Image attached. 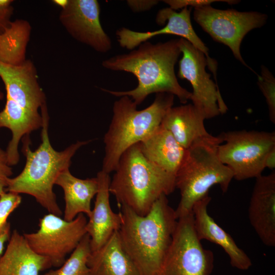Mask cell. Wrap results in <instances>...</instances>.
<instances>
[{
  "mask_svg": "<svg viewBox=\"0 0 275 275\" xmlns=\"http://www.w3.org/2000/svg\"><path fill=\"white\" fill-rule=\"evenodd\" d=\"M40 109L43 119L41 143L32 151L28 135L24 136L22 152L26 158L25 166L19 175L9 178L6 191L32 196L48 213L61 216L62 211L57 202L53 185L60 174L69 168L76 151L90 141H77L62 151L55 150L48 136L46 103Z\"/></svg>",
  "mask_w": 275,
  "mask_h": 275,
  "instance_id": "3",
  "label": "cell"
},
{
  "mask_svg": "<svg viewBox=\"0 0 275 275\" xmlns=\"http://www.w3.org/2000/svg\"><path fill=\"white\" fill-rule=\"evenodd\" d=\"M211 200L208 195L193 207L194 225L197 237L200 241L205 239L221 246L229 257L233 267L241 270L249 269L252 265L249 257L208 214V206Z\"/></svg>",
  "mask_w": 275,
  "mask_h": 275,
  "instance_id": "17",
  "label": "cell"
},
{
  "mask_svg": "<svg viewBox=\"0 0 275 275\" xmlns=\"http://www.w3.org/2000/svg\"><path fill=\"white\" fill-rule=\"evenodd\" d=\"M10 224L8 223L7 225L0 233V255L3 253L4 245L8 241L11 236Z\"/></svg>",
  "mask_w": 275,
  "mask_h": 275,
  "instance_id": "32",
  "label": "cell"
},
{
  "mask_svg": "<svg viewBox=\"0 0 275 275\" xmlns=\"http://www.w3.org/2000/svg\"><path fill=\"white\" fill-rule=\"evenodd\" d=\"M10 23H7L0 18V34L9 25Z\"/></svg>",
  "mask_w": 275,
  "mask_h": 275,
  "instance_id": "35",
  "label": "cell"
},
{
  "mask_svg": "<svg viewBox=\"0 0 275 275\" xmlns=\"http://www.w3.org/2000/svg\"><path fill=\"white\" fill-rule=\"evenodd\" d=\"M52 3L57 6L64 9L68 4V0H53Z\"/></svg>",
  "mask_w": 275,
  "mask_h": 275,
  "instance_id": "34",
  "label": "cell"
},
{
  "mask_svg": "<svg viewBox=\"0 0 275 275\" xmlns=\"http://www.w3.org/2000/svg\"><path fill=\"white\" fill-rule=\"evenodd\" d=\"M194 19L213 40L228 46L235 58L253 71L241 57L240 45L248 33L264 25L267 15L256 11L220 10L207 5L195 8Z\"/></svg>",
  "mask_w": 275,
  "mask_h": 275,
  "instance_id": "10",
  "label": "cell"
},
{
  "mask_svg": "<svg viewBox=\"0 0 275 275\" xmlns=\"http://www.w3.org/2000/svg\"><path fill=\"white\" fill-rule=\"evenodd\" d=\"M174 100L171 94L157 93L152 104L142 110H138V105L127 96L116 101L111 122L104 136L105 154L102 170L108 174L115 171L123 153L160 125L167 112L173 106Z\"/></svg>",
  "mask_w": 275,
  "mask_h": 275,
  "instance_id": "6",
  "label": "cell"
},
{
  "mask_svg": "<svg viewBox=\"0 0 275 275\" xmlns=\"http://www.w3.org/2000/svg\"><path fill=\"white\" fill-rule=\"evenodd\" d=\"M258 85L265 98L271 122L275 123V79L269 70L262 66L261 75L257 74Z\"/></svg>",
  "mask_w": 275,
  "mask_h": 275,
  "instance_id": "26",
  "label": "cell"
},
{
  "mask_svg": "<svg viewBox=\"0 0 275 275\" xmlns=\"http://www.w3.org/2000/svg\"><path fill=\"white\" fill-rule=\"evenodd\" d=\"M162 2L168 4L170 8L175 11L188 6L196 8L210 5L211 4L217 2H226L229 4H235L239 1L231 0H165L162 1Z\"/></svg>",
  "mask_w": 275,
  "mask_h": 275,
  "instance_id": "28",
  "label": "cell"
},
{
  "mask_svg": "<svg viewBox=\"0 0 275 275\" xmlns=\"http://www.w3.org/2000/svg\"><path fill=\"white\" fill-rule=\"evenodd\" d=\"M100 8L96 0H68L59 20L76 40L96 51L105 53L112 48V41L100 21Z\"/></svg>",
  "mask_w": 275,
  "mask_h": 275,
  "instance_id": "12",
  "label": "cell"
},
{
  "mask_svg": "<svg viewBox=\"0 0 275 275\" xmlns=\"http://www.w3.org/2000/svg\"><path fill=\"white\" fill-rule=\"evenodd\" d=\"M88 275H139L115 232L100 249L91 251L87 261Z\"/></svg>",
  "mask_w": 275,
  "mask_h": 275,
  "instance_id": "22",
  "label": "cell"
},
{
  "mask_svg": "<svg viewBox=\"0 0 275 275\" xmlns=\"http://www.w3.org/2000/svg\"><path fill=\"white\" fill-rule=\"evenodd\" d=\"M143 154L150 162L175 176L184 158L186 149L172 134L160 125L139 143Z\"/></svg>",
  "mask_w": 275,
  "mask_h": 275,
  "instance_id": "20",
  "label": "cell"
},
{
  "mask_svg": "<svg viewBox=\"0 0 275 275\" xmlns=\"http://www.w3.org/2000/svg\"><path fill=\"white\" fill-rule=\"evenodd\" d=\"M223 143L220 135L210 134L186 149L175 175V186L181 195L175 210L177 219L193 212L194 205L208 195L213 185H218L223 193L228 190L233 175L218 157V147Z\"/></svg>",
  "mask_w": 275,
  "mask_h": 275,
  "instance_id": "5",
  "label": "cell"
},
{
  "mask_svg": "<svg viewBox=\"0 0 275 275\" xmlns=\"http://www.w3.org/2000/svg\"><path fill=\"white\" fill-rule=\"evenodd\" d=\"M205 120L192 104H184L170 108L161 125L187 149L197 140L210 135L205 128Z\"/></svg>",
  "mask_w": 275,
  "mask_h": 275,
  "instance_id": "21",
  "label": "cell"
},
{
  "mask_svg": "<svg viewBox=\"0 0 275 275\" xmlns=\"http://www.w3.org/2000/svg\"><path fill=\"white\" fill-rule=\"evenodd\" d=\"M12 175V170L9 164L6 151L0 148V195L6 191L8 180Z\"/></svg>",
  "mask_w": 275,
  "mask_h": 275,
  "instance_id": "29",
  "label": "cell"
},
{
  "mask_svg": "<svg viewBox=\"0 0 275 275\" xmlns=\"http://www.w3.org/2000/svg\"><path fill=\"white\" fill-rule=\"evenodd\" d=\"M87 221L83 213L68 221L48 213L39 219L37 231L23 236L36 253L48 258L52 267L58 268L87 234Z\"/></svg>",
  "mask_w": 275,
  "mask_h": 275,
  "instance_id": "9",
  "label": "cell"
},
{
  "mask_svg": "<svg viewBox=\"0 0 275 275\" xmlns=\"http://www.w3.org/2000/svg\"><path fill=\"white\" fill-rule=\"evenodd\" d=\"M118 231L121 244L139 275H156L171 245L177 224L175 210L161 195L148 214L138 215L122 205Z\"/></svg>",
  "mask_w": 275,
  "mask_h": 275,
  "instance_id": "2",
  "label": "cell"
},
{
  "mask_svg": "<svg viewBox=\"0 0 275 275\" xmlns=\"http://www.w3.org/2000/svg\"><path fill=\"white\" fill-rule=\"evenodd\" d=\"M0 255V275H39L52 267L48 258L36 253L23 235L14 230Z\"/></svg>",
  "mask_w": 275,
  "mask_h": 275,
  "instance_id": "18",
  "label": "cell"
},
{
  "mask_svg": "<svg viewBox=\"0 0 275 275\" xmlns=\"http://www.w3.org/2000/svg\"><path fill=\"white\" fill-rule=\"evenodd\" d=\"M55 184L60 186L64 192L65 220L72 221L80 213L88 217L90 215L91 200L98 190L97 177L80 179L72 175L68 169L60 174Z\"/></svg>",
  "mask_w": 275,
  "mask_h": 275,
  "instance_id": "23",
  "label": "cell"
},
{
  "mask_svg": "<svg viewBox=\"0 0 275 275\" xmlns=\"http://www.w3.org/2000/svg\"><path fill=\"white\" fill-rule=\"evenodd\" d=\"M91 252L90 238L86 234L62 265L43 275H88L87 261Z\"/></svg>",
  "mask_w": 275,
  "mask_h": 275,
  "instance_id": "25",
  "label": "cell"
},
{
  "mask_svg": "<svg viewBox=\"0 0 275 275\" xmlns=\"http://www.w3.org/2000/svg\"><path fill=\"white\" fill-rule=\"evenodd\" d=\"M219 135L224 144L218 146V156L231 171L233 178L241 181L262 175L265 157L275 147L274 131L242 130Z\"/></svg>",
  "mask_w": 275,
  "mask_h": 275,
  "instance_id": "7",
  "label": "cell"
},
{
  "mask_svg": "<svg viewBox=\"0 0 275 275\" xmlns=\"http://www.w3.org/2000/svg\"><path fill=\"white\" fill-rule=\"evenodd\" d=\"M182 57L179 62L178 76L190 83L193 91L190 100L199 113L206 119L226 113L227 107L218 86L206 71L205 54L184 39H179Z\"/></svg>",
  "mask_w": 275,
  "mask_h": 275,
  "instance_id": "11",
  "label": "cell"
},
{
  "mask_svg": "<svg viewBox=\"0 0 275 275\" xmlns=\"http://www.w3.org/2000/svg\"><path fill=\"white\" fill-rule=\"evenodd\" d=\"M4 93L2 92L0 89V100H2L4 98Z\"/></svg>",
  "mask_w": 275,
  "mask_h": 275,
  "instance_id": "36",
  "label": "cell"
},
{
  "mask_svg": "<svg viewBox=\"0 0 275 275\" xmlns=\"http://www.w3.org/2000/svg\"><path fill=\"white\" fill-rule=\"evenodd\" d=\"M212 251L205 249L196 235L193 213L178 219L172 240L156 275H210Z\"/></svg>",
  "mask_w": 275,
  "mask_h": 275,
  "instance_id": "8",
  "label": "cell"
},
{
  "mask_svg": "<svg viewBox=\"0 0 275 275\" xmlns=\"http://www.w3.org/2000/svg\"><path fill=\"white\" fill-rule=\"evenodd\" d=\"M250 223L264 244L275 246V172L256 178L249 206Z\"/></svg>",
  "mask_w": 275,
  "mask_h": 275,
  "instance_id": "14",
  "label": "cell"
},
{
  "mask_svg": "<svg viewBox=\"0 0 275 275\" xmlns=\"http://www.w3.org/2000/svg\"><path fill=\"white\" fill-rule=\"evenodd\" d=\"M156 0H128L126 3L134 12H141L150 10L158 3Z\"/></svg>",
  "mask_w": 275,
  "mask_h": 275,
  "instance_id": "30",
  "label": "cell"
},
{
  "mask_svg": "<svg viewBox=\"0 0 275 275\" xmlns=\"http://www.w3.org/2000/svg\"><path fill=\"white\" fill-rule=\"evenodd\" d=\"M115 172L109 193L119 206L125 205L141 216L149 213L161 195L168 196L176 188L175 176L147 159L139 143L123 153Z\"/></svg>",
  "mask_w": 275,
  "mask_h": 275,
  "instance_id": "4",
  "label": "cell"
},
{
  "mask_svg": "<svg viewBox=\"0 0 275 275\" xmlns=\"http://www.w3.org/2000/svg\"><path fill=\"white\" fill-rule=\"evenodd\" d=\"M265 168L274 170L275 168V147L271 149L267 154L264 160Z\"/></svg>",
  "mask_w": 275,
  "mask_h": 275,
  "instance_id": "33",
  "label": "cell"
},
{
  "mask_svg": "<svg viewBox=\"0 0 275 275\" xmlns=\"http://www.w3.org/2000/svg\"><path fill=\"white\" fill-rule=\"evenodd\" d=\"M12 0H0V18L4 21L10 23L13 14Z\"/></svg>",
  "mask_w": 275,
  "mask_h": 275,
  "instance_id": "31",
  "label": "cell"
},
{
  "mask_svg": "<svg viewBox=\"0 0 275 275\" xmlns=\"http://www.w3.org/2000/svg\"><path fill=\"white\" fill-rule=\"evenodd\" d=\"M43 119L41 114L26 109L6 96L4 108L0 112V128L9 129L12 134L6 150L10 166L19 160L18 145L22 137L41 127Z\"/></svg>",
  "mask_w": 275,
  "mask_h": 275,
  "instance_id": "19",
  "label": "cell"
},
{
  "mask_svg": "<svg viewBox=\"0 0 275 275\" xmlns=\"http://www.w3.org/2000/svg\"><path fill=\"white\" fill-rule=\"evenodd\" d=\"M22 198L19 194L5 191L0 195V233L8 224L10 214L20 204Z\"/></svg>",
  "mask_w": 275,
  "mask_h": 275,
  "instance_id": "27",
  "label": "cell"
},
{
  "mask_svg": "<svg viewBox=\"0 0 275 275\" xmlns=\"http://www.w3.org/2000/svg\"><path fill=\"white\" fill-rule=\"evenodd\" d=\"M181 52L179 39L153 44L146 41L138 49L104 60L102 66L116 71L131 73L138 80L134 89L126 91L101 89L113 96H127L137 105L152 93H167L176 96L181 103L190 99L191 92L181 86L175 73V65Z\"/></svg>",
  "mask_w": 275,
  "mask_h": 275,
  "instance_id": "1",
  "label": "cell"
},
{
  "mask_svg": "<svg viewBox=\"0 0 275 275\" xmlns=\"http://www.w3.org/2000/svg\"><path fill=\"white\" fill-rule=\"evenodd\" d=\"M96 177L98 190L94 207L86 226L87 234L90 238L91 251L103 246L115 232L119 231L122 223L120 212H114L110 205L109 188L111 179L109 174L101 170Z\"/></svg>",
  "mask_w": 275,
  "mask_h": 275,
  "instance_id": "16",
  "label": "cell"
},
{
  "mask_svg": "<svg viewBox=\"0 0 275 275\" xmlns=\"http://www.w3.org/2000/svg\"><path fill=\"white\" fill-rule=\"evenodd\" d=\"M0 77L5 86L6 96L21 107L39 112V108L46 103L36 68L31 60L26 59L17 66L0 61Z\"/></svg>",
  "mask_w": 275,
  "mask_h": 275,
  "instance_id": "13",
  "label": "cell"
},
{
  "mask_svg": "<svg viewBox=\"0 0 275 275\" xmlns=\"http://www.w3.org/2000/svg\"><path fill=\"white\" fill-rule=\"evenodd\" d=\"M30 23L24 19L11 21L0 34V61L17 66L26 60V47L31 33Z\"/></svg>",
  "mask_w": 275,
  "mask_h": 275,
  "instance_id": "24",
  "label": "cell"
},
{
  "mask_svg": "<svg viewBox=\"0 0 275 275\" xmlns=\"http://www.w3.org/2000/svg\"><path fill=\"white\" fill-rule=\"evenodd\" d=\"M191 8H184L179 12L167 7L160 9L157 13L156 22L162 25L161 29L146 32L132 31L122 28L116 31V36L120 46L132 50L141 43L160 35H174L180 36L189 42L196 37L190 20Z\"/></svg>",
  "mask_w": 275,
  "mask_h": 275,
  "instance_id": "15",
  "label": "cell"
}]
</instances>
